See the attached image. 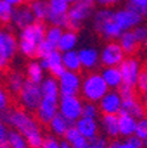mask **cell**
<instances>
[{"label":"cell","mask_w":147,"mask_h":148,"mask_svg":"<svg viewBox=\"0 0 147 148\" xmlns=\"http://www.w3.org/2000/svg\"><path fill=\"white\" fill-rule=\"evenodd\" d=\"M81 81H82V78H81V75L78 73L65 70L57 78L60 97L78 95L80 94V89H81Z\"/></svg>","instance_id":"obj_9"},{"label":"cell","mask_w":147,"mask_h":148,"mask_svg":"<svg viewBox=\"0 0 147 148\" xmlns=\"http://www.w3.org/2000/svg\"><path fill=\"white\" fill-rule=\"evenodd\" d=\"M98 115H99V110H98L97 103H92V102H84L81 116L89 118V119H97Z\"/></svg>","instance_id":"obj_37"},{"label":"cell","mask_w":147,"mask_h":148,"mask_svg":"<svg viewBox=\"0 0 147 148\" xmlns=\"http://www.w3.org/2000/svg\"><path fill=\"white\" fill-rule=\"evenodd\" d=\"M127 7L135 9L137 12H139L144 17L147 12V0H129Z\"/></svg>","instance_id":"obj_42"},{"label":"cell","mask_w":147,"mask_h":148,"mask_svg":"<svg viewBox=\"0 0 147 148\" xmlns=\"http://www.w3.org/2000/svg\"><path fill=\"white\" fill-rule=\"evenodd\" d=\"M29 8H31L36 21H41V23L46 21V17H48L49 13L48 1L46 0H32L31 4H29Z\"/></svg>","instance_id":"obj_30"},{"label":"cell","mask_w":147,"mask_h":148,"mask_svg":"<svg viewBox=\"0 0 147 148\" xmlns=\"http://www.w3.org/2000/svg\"><path fill=\"white\" fill-rule=\"evenodd\" d=\"M95 3H98L99 5H102L104 8H110V7H114L117 4L122 3L123 0H94Z\"/></svg>","instance_id":"obj_48"},{"label":"cell","mask_w":147,"mask_h":148,"mask_svg":"<svg viewBox=\"0 0 147 148\" xmlns=\"http://www.w3.org/2000/svg\"><path fill=\"white\" fill-rule=\"evenodd\" d=\"M73 124L70 122H68L64 116H61L60 114H57L56 116L52 118V120L48 123V127L50 130L52 135H55L56 138H62L65 135L68 130L70 128Z\"/></svg>","instance_id":"obj_23"},{"label":"cell","mask_w":147,"mask_h":148,"mask_svg":"<svg viewBox=\"0 0 147 148\" xmlns=\"http://www.w3.org/2000/svg\"><path fill=\"white\" fill-rule=\"evenodd\" d=\"M62 138H64V142L70 148H88L90 144L89 140H86L84 136H81L73 126L68 130Z\"/></svg>","instance_id":"obj_25"},{"label":"cell","mask_w":147,"mask_h":148,"mask_svg":"<svg viewBox=\"0 0 147 148\" xmlns=\"http://www.w3.org/2000/svg\"><path fill=\"white\" fill-rule=\"evenodd\" d=\"M45 78V74H44V69L40 66L39 61H31L27 65V81H31L33 83L40 85L41 81Z\"/></svg>","instance_id":"obj_31"},{"label":"cell","mask_w":147,"mask_h":148,"mask_svg":"<svg viewBox=\"0 0 147 148\" xmlns=\"http://www.w3.org/2000/svg\"><path fill=\"white\" fill-rule=\"evenodd\" d=\"M99 74H101L102 79L106 83V86L109 87V90H117V89H119V86L122 85V77H121L118 66L104 68V70Z\"/></svg>","instance_id":"obj_20"},{"label":"cell","mask_w":147,"mask_h":148,"mask_svg":"<svg viewBox=\"0 0 147 148\" xmlns=\"http://www.w3.org/2000/svg\"><path fill=\"white\" fill-rule=\"evenodd\" d=\"M39 64L44 69V71L48 70L50 75L55 78H58L65 71V68L62 66L61 62V52H58L57 49H55L48 56H45L44 58H41Z\"/></svg>","instance_id":"obj_14"},{"label":"cell","mask_w":147,"mask_h":148,"mask_svg":"<svg viewBox=\"0 0 147 148\" xmlns=\"http://www.w3.org/2000/svg\"><path fill=\"white\" fill-rule=\"evenodd\" d=\"M121 112L130 115V116L135 118V119H141V118H144L146 108H144V105L137 97H131V98L122 99Z\"/></svg>","instance_id":"obj_17"},{"label":"cell","mask_w":147,"mask_h":148,"mask_svg":"<svg viewBox=\"0 0 147 148\" xmlns=\"http://www.w3.org/2000/svg\"><path fill=\"white\" fill-rule=\"evenodd\" d=\"M99 128L104 131L105 136L111 140L119 138L118 131V115H102L101 123L98 124Z\"/></svg>","instance_id":"obj_19"},{"label":"cell","mask_w":147,"mask_h":148,"mask_svg":"<svg viewBox=\"0 0 147 148\" xmlns=\"http://www.w3.org/2000/svg\"><path fill=\"white\" fill-rule=\"evenodd\" d=\"M94 11V4L88 3L85 0H78L76 3H73L72 5H69L68 9V31L77 32L82 27V24L85 23V20L90 17L93 15Z\"/></svg>","instance_id":"obj_3"},{"label":"cell","mask_w":147,"mask_h":148,"mask_svg":"<svg viewBox=\"0 0 147 148\" xmlns=\"http://www.w3.org/2000/svg\"><path fill=\"white\" fill-rule=\"evenodd\" d=\"M62 32H64V29H61V28H58V27H52V25H50L49 28H46L44 40L48 41L50 45L55 46L56 49H57V44H58V41H60V38H61V36H62Z\"/></svg>","instance_id":"obj_33"},{"label":"cell","mask_w":147,"mask_h":148,"mask_svg":"<svg viewBox=\"0 0 147 148\" xmlns=\"http://www.w3.org/2000/svg\"><path fill=\"white\" fill-rule=\"evenodd\" d=\"M8 132H9L8 126L0 118V148H9L8 147Z\"/></svg>","instance_id":"obj_41"},{"label":"cell","mask_w":147,"mask_h":148,"mask_svg":"<svg viewBox=\"0 0 147 148\" xmlns=\"http://www.w3.org/2000/svg\"><path fill=\"white\" fill-rule=\"evenodd\" d=\"M58 98L60 97H43L40 105L37 106L35 114L36 119L41 124H48L53 116L58 114Z\"/></svg>","instance_id":"obj_10"},{"label":"cell","mask_w":147,"mask_h":148,"mask_svg":"<svg viewBox=\"0 0 147 148\" xmlns=\"http://www.w3.org/2000/svg\"><path fill=\"white\" fill-rule=\"evenodd\" d=\"M40 89L43 97H60L58 92V85L57 78L55 77H45L40 83Z\"/></svg>","instance_id":"obj_32"},{"label":"cell","mask_w":147,"mask_h":148,"mask_svg":"<svg viewBox=\"0 0 147 148\" xmlns=\"http://www.w3.org/2000/svg\"><path fill=\"white\" fill-rule=\"evenodd\" d=\"M25 82V77L21 71L19 70H12L9 71L8 75H7V87L12 94L17 95L19 91L21 90L23 85Z\"/></svg>","instance_id":"obj_28"},{"label":"cell","mask_w":147,"mask_h":148,"mask_svg":"<svg viewBox=\"0 0 147 148\" xmlns=\"http://www.w3.org/2000/svg\"><path fill=\"white\" fill-rule=\"evenodd\" d=\"M144 147H146V143L142 142L141 139H138L134 135L123 139V140L114 139L107 145V148H144Z\"/></svg>","instance_id":"obj_29"},{"label":"cell","mask_w":147,"mask_h":148,"mask_svg":"<svg viewBox=\"0 0 147 148\" xmlns=\"http://www.w3.org/2000/svg\"><path fill=\"white\" fill-rule=\"evenodd\" d=\"M121 105L122 98L118 90H109L97 103L98 110L102 112V115H118L121 112Z\"/></svg>","instance_id":"obj_12"},{"label":"cell","mask_w":147,"mask_h":148,"mask_svg":"<svg viewBox=\"0 0 147 148\" xmlns=\"http://www.w3.org/2000/svg\"><path fill=\"white\" fill-rule=\"evenodd\" d=\"M135 89L138 90L139 92H142V94H146V91H147V73L143 69L139 73L138 79L135 82Z\"/></svg>","instance_id":"obj_45"},{"label":"cell","mask_w":147,"mask_h":148,"mask_svg":"<svg viewBox=\"0 0 147 148\" xmlns=\"http://www.w3.org/2000/svg\"><path fill=\"white\" fill-rule=\"evenodd\" d=\"M77 44H78V36H77L76 32L64 29L61 38H60V41H58V44H57V50L61 53L69 52V50H74Z\"/></svg>","instance_id":"obj_22"},{"label":"cell","mask_w":147,"mask_h":148,"mask_svg":"<svg viewBox=\"0 0 147 148\" xmlns=\"http://www.w3.org/2000/svg\"><path fill=\"white\" fill-rule=\"evenodd\" d=\"M41 98H43V94H41L40 85L25 79L21 90L17 94L19 103L23 110L28 111V112H35L37 106L40 105Z\"/></svg>","instance_id":"obj_4"},{"label":"cell","mask_w":147,"mask_h":148,"mask_svg":"<svg viewBox=\"0 0 147 148\" xmlns=\"http://www.w3.org/2000/svg\"><path fill=\"white\" fill-rule=\"evenodd\" d=\"M6 3H8L11 7H13V8H16V7H20L23 5V4L25 3V0H4Z\"/></svg>","instance_id":"obj_49"},{"label":"cell","mask_w":147,"mask_h":148,"mask_svg":"<svg viewBox=\"0 0 147 148\" xmlns=\"http://www.w3.org/2000/svg\"><path fill=\"white\" fill-rule=\"evenodd\" d=\"M118 44H119V46L122 48L123 53H125V54H129V56H133L139 48L138 41L135 40V37L131 31L122 32V34H121L119 38H118Z\"/></svg>","instance_id":"obj_24"},{"label":"cell","mask_w":147,"mask_h":148,"mask_svg":"<svg viewBox=\"0 0 147 148\" xmlns=\"http://www.w3.org/2000/svg\"><path fill=\"white\" fill-rule=\"evenodd\" d=\"M134 136H137L138 139H141L142 142L146 143L147 140V120L146 118H141L137 120V127H135Z\"/></svg>","instance_id":"obj_38"},{"label":"cell","mask_w":147,"mask_h":148,"mask_svg":"<svg viewBox=\"0 0 147 148\" xmlns=\"http://www.w3.org/2000/svg\"><path fill=\"white\" fill-rule=\"evenodd\" d=\"M118 92L122 99L126 98H131V97H137V92H135V87L127 86V85H121L119 89H118Z\"/></svg>","instance_id":"obj_46"},{"label":"cell","mask_w":147,"mask_h":148,"mask_svg":"<svg viewBox=\"0 0 147 148\" xmlns=\"http://www.w3.org/2000/svg\"><path fill=\"white\" fill-rule=\"evenodd\" d=\"M55 49H56L55 46H52L48 41L43 40L37 44V46H36V57H39V58L41 60V58H44L45 56H48L50 52H53Z\"/></svg>","instance_id":"obj_39"},{"label":"cell","mask_w":147,"mask_h":148,"mask_svg":"<svg viewBox=\"0 0 147 148\" xmlns=\"http://www.w3.org/2000/svg\"><path fill=\"white\" fill-rule=\"evenodd\" d=\"M125 57L126 54L123 53L119 44L111 41V42H107L104 46V49L99 52V64H102L105 68L119 66Z\"/></svg>","instance_id":"obj_11"},{"label":"cell","mask_w":147,"mask_h":148,"mask_svg":"<svg viewBox=\"0 0 147 148\" xmlns=\"http://www.w3.org/2000/svg\"><path fill=\"white\" fill-rule=\"evenodd\" d=\"M113 20L121 28V31L126 32V31H131L135 27L141 25L142 21H143V16L139 12H137L135 9L130 8V7H125V8L114 11Z\"/></svg>","instance_id":"obj_7"},{"label":"cell","mask_w":147,"mask_h":148,"mask_svg":"<svg viewBox=\"0 0 147 148\" xmlns=\"http://www.w3.org/2000/svg\"><path fill=\"white\" fill-rule=\"evenodd\" d=\"M73 127L81 136H84L89 142L98 138V134H99V126H98L97 119H89V118L81 116L80 119H77L73 123Z\"/></svg>","instance_id":"obj_15"},{"label":"cell","mask_w":147,"mask_h":148,"mask_svg":"<svg viewBox=\"0 0 147 148\" xmlns=\"http://www.w3.org/2000/svg\"><path fill=\"white\" fill-rule=\"evenodd\" d=\"M12 12H13V7H11L4 0H0V24L1 25L9 24L11 18H12Z\"/></svg>","instance_id":"obj_36"},{"label":"cell","mask_w":147,"mask_h":148,"mask_svg":"<svg viewBox=\"0 0 147 148\" xmlns=\"http://www.w3.org/2000/svg\"><path fill=\"white\" fill-rule=\"evenodd\" d=\"M61 148H70V147H69V145H68L65 142H61Z\"/></svg>","instance_id":"obj_50"},{"label":"cell","mask_w":147,"mask_h":148,"mask_svg":"<svg viewBox=\"0 0 147 148\" xmlns=\"http://www.w3.org/2000/svg\"><path fill=\"white\" fill-rule=\"evenodd\" d=\"M40 148H61V142H60V139L56 138L52 134L50 135H44Z\"/></svg>","instance_id":"obj_40"},{"label":"cell","mask_w":147,"mask_h":148,"mask_svg":"<svg viewBox=\"0 0 147 148\" xmlns=\"http://www.w3.org/2000/svg\"><path fill=\"white\" fill-rule=\"evenodd\" d=\"M9 105H11V98H9L8 91L0 86V115L8 110Z\"/></svg>","instance_id":"obj_43"},{"label":"cell","mask_w":147,"mask_h":148,"mask_svg":"<svg viewBox=\"0 0 147 148\" xmlns=\"http://www.w3.org/2000/svg\"><path fill=\"white\" fill-rule=\"evenodd\" d=\"M8 147L9 148H29L27 140L23 135H20L19 132L9 130L8 132Z\"/></svg>","instance_id":"obj_34"},{"label":"cell","mask_w":147,"mask_h":148,"mask_svg":"<svg viewBox=\"0 0 147 148\" xmlns=\"http://www.w3.org/2000/svg\"><path fill=\"white\" fill-rule=\"evenodd\" d=\"M107 145H109V143H107V140L105 138H95L94 140H92L89 144V147L88 148H107Z\"/></svg>","instance_id":"obj_47"},{"label":"cell","mask_w":147,"mask_h":148,"mask_svg":"<svg viewBox=\"0 0 147 148\" xmlns=\"http://www.w3.org/2000/svg\"><path fill=\"white\" fill-rule=\"evenodd\" d=\"M48 1V8L50 13H60V15H66L68 9L70 4L66 3L65 0H46Z\"/></svg>","instance_id":"obj_35"},{"label":"cell","mask_w":147,"mask_h":148,"mask_svg":"<svg viewBox=\"0 0 147 148\" xmlns=\"http://www.w3.org/2000/svg\"><path fill=\"white\" fill-rule=\"evenodd\" d=\"M137 120L138 119H135V118L130 116V115L119 112L118 114V131H119V136L126 139L134 135L135 127H137Z\"/></svg>","instance_id":"obj_21"},{"label":"cell","mask_w":147,"mask_h":148,"mask_svg":"<svg viewBox=\"0 0 147 148\" xmlns=\"http://www.w3.org/2000/svg\"><path fill=\"white\" fill-rule=\"evenodd\" d=\"M97 33H99L104 38H106V40L114 41V40H118V38H119V36L122 34V31H121V28L117 25V23L113 20V16H111V18H109V20L102 25L101 29H99Z\"/></svg>","instance_id":"obj_26"},{"label":"cell","mask_w":147,"mask_h":148,"mask_svg":"<svg viewBox=\"0 0 147 148\" xmlns=\"http://www.w3.org/2000/svg\"><path fill=\"white\" fill-rule=\"evenodd\" d=\"M0 118L7 123L8 127H12L13 131L23 135L27 140L29 148H40L44 139L40 123L28 111L23 108H11L4 111Z\"/></svg>","instance_id":"obj_1"},{"label":"cell","mask_w":147,"mask_h":148,"mask_svg":"<svg viewBox=\"0 0 147 148\" xmlns=\"http://www.w3.org/2000/svg\"><path fill=\"white\" fill-rule=\"evenodd\" d=\"M77 53H78V58H80V64L82 69L93 70L99 64V53L94 48H82Z\"/></svg>","instance_id":"obj_18"},{"label":"cell","mask_w":147,"mask_h":148,"mask_svg":"<svg viewBox=\"0 0 147 148\" xmlns=\"http://www.w3.org/2000/svg\"><path fill=\"white\" fill-rule=\"evenodd\" d=\"M133 34H134L135 40L138 41V44H144L146 42V38H147V29L144 25H138V27H135L134 29H131Z\"/></svg>","instance_id":"obj_44"},{"label":"cell","mask_w":147,"mask_h":148,"mask_svg":"<svg viewBox=\"0 0 147 148\" xmlns=\"http://www.w3.org/2000/svg\"><path fill=\"white\" fill-rule=\"evenodd\" d=\"M65 1L69 4H73V3H76V1H78V0H65Z\"/></svg>","instance_id":"obj_51"},{"label":"cell","mask_w":147,"mask_h":148,"mask_svg":"<svg viewBox=\"0 0 147 148\" xmlns=\"http://www.w3.org/2000/svg\"><path fill=\"white\" fill-rule=\"evenodd\" d=\"M61 62H62V66L65 68V70L68 71L80 73V70L82 69L77 50H69V52L61 53Z\"/></svg>","instance_id":"obj_27"},{"label":"cell","mask_w":147,"mask_h":148,"mask_svg":"<svg viewBox=\"0 0 147 148\" xmlns=\"http://www.w3.org/2000/svg\"><path fill=\"white\" fill-rule=\"evenodd\" d=\"M109 91L105 81L102 79L99 73H89L81 81L80 92L86 102L98 103L99 99Z\"/></svg>","instance_id":"obj_2"},{"label":"cell","mask_w":147,"mask_h":148,"mask_svg":"<svg viewBox=\"0 0 147 148\" xmlns=\"http://www.w3.org/2000/svg\"><path fill=\"white\" fill-rule=\"evenodd\" d=\"M122 77V85L135 87V82L138 79L139 73L142 71V64L138 58H135L133 56L125 57L123 61L118 66Z\"/></svg>","instance_id":"obj_8"},{"label":"cell","mask_w":147,"mask_h":148,"mask_svg":"<svg viewBox=\"0 0 147 148\" xmlns=\"http://www.w3.org/2000/svg\"><path fill=\"white\" fill-rule=\"evenodd\" d=\"M45 31H46V27L44 23L35 21L33 24H31L29 27H27L20 31L19 40L25 41V42H29V44H32V45L37 46V44L44 40Z\"/></svg>","instance_id":"obj_13"},{"label":"cell","mask_w":147,"mask_h":148,"mask_svg":"<svg viewBox=\"0 0 147 148\" xmlns=\"http://www.w3.org/2000/svg\"><path fill=\"white\" fill-rule=\"evenodd\" d=\"M36 21V18H35L33 13H32L31 8L29 5H23L20 7H16L13 8V12H12V18H11V23L15 25L17 29H24V28L29 27L31 24Z\"/></svg>","instance_id":"obj_16"},{"label":"cell","mask_w":147,"mask_h":148,"mask_svg":"<svg viewBox=\"0 0 147 148\" xmlns=\"http://www.w3.org/2000/svg\"><path fill=\"white\" fill-rule=\"evenodd\" d=\"M31 1H32V0H31Z\"/></svg>","instance_id":"obj_52"},{"label":"cell","mask_w":147,"mask_h":148,"mask_svg":"<svg viewBox=\"0 0 147 148\" xmlns=\"http://www.w3.org/2000/svg\"><path fill=\"white\" fill-rule=\"evenodd\" d=\"M84 101L78 95H68L58 98V114L72 124L81 118Z\"/></svg>","instance_id":"obj_6"},{"label":"cell","mask_w":147,"mask_h":148,"mask_svg":"<svg viewBox=\"0 0 147 148\" xmlns=\"http://www.w3.org/2000/svg\"><path fill=\"white\" fill-rule=\"evenodd\" d=\"M17 52V40L15 34L0 25V70L6 69Z\"/></svg>","instance_id":"obj_5"}]
</instances>
